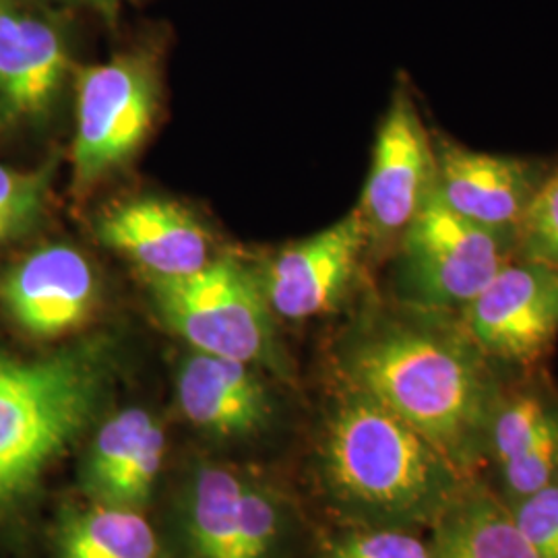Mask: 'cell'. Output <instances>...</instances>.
Instances as JSON below:
<instances>
[{"label":"cell","mask_w":558,"mask_h":558,"mask_svg":"<svg viewBox=\"0 0 558 558\" xmlns=\"http://www.w3.org/2000/svg\"><path fill=\"white\" fill-rule=\"evenodd\" d=\"M437 193L456 214L482 228L511 236L546 177L538 161L476 151L445 133L433 135Z\"/></svg>","instance_id":"30bf717a"},{"label":"cell","mask_w":558,"mask_h":558,"mask_svg":"<svg viewBox=\"0 0 558 558\" xmlns=\"http://www.w3.org/2000/svg\"><path fill=\"white\" fill-rule=\"evenodd\" d=\"M166 453L160 422L129 408L101 424L83 461L81 484L100 505L141 509L154 490Z\"/></svg>","instance_id":"5bb4252c"},{"label":"cell","mask_w":558,"mask_h":558,"mask_svg":"<svg viewBox=\"0 0 558 558\" xmlns=\"http://www.w3.org/2000/svg\"><path fill=\"white\" fill-rule=\"evenodd\" d=\"M54 558H170L140 509L94 502L60 521Z\"/></svg>","instance_id":"ac0fdd59"},{"label":"cell","mask_w":558,"mask_h":558,"mask_svg":"<svg viewBox=\"0 0 558 558\" xmlns=\"http://www.w3.org/2000/svg\"><path fill=\"white\" fill-rule=\"evenodd\" d=\"M325 558H435V553L416 530L359 527L333 539Z\"/></svg>","instance_id":"cb8c5ba5"},{"label":"cell","mask_w":558,"mask_h":558,"mask_svg":"<svg viewBox=\"0 0 558 558\" xmlns=\"http://www.w3.org/2000/svg\"><path fill=\"white\" fill-rule=\"evenodd\" d=\"M507 509L536 557L558 558V482L509 502Z\"/></svg>","instance_id":"d4e9b609"},{"label":"cell","mask_w":558,"mask_h":558,"mask_svg":"<svg viewBox=\"0 0 558 558\" xmlns=\"http://www.w3.org/2000/svg\"><path fill=\"white\" fill-rule=\"evenodd\" d=\"M180 412L218 439L257 435L271 418V399L248 364L193 352L180 364Z\"/></svg>","instance_id":"9a60e30c"},{"label":"cell","mask_w":558,"mask_h":558,"mask_svg":"<svg viewBox=\"0 0 558 558\" xmlns=\"http://www.w3.org/2000/svg\"><path fill=\"white\" fill-rule=\"evenodd\" d=\"M71 69L64 25L40 0H0V129L44 119Z\"/></svg>","instance_id":"9c48e42d"},{"label":"cell","mask_w":558,"mask_h":558,"mask_svg":"<svg viewBox=\"0 0 558 558\" xmlns=\"http://www.w3.org/2000/svg\"><path fill=\"white\" fill-rule=\"evenodd\" d=\"M558 399L536 387L500 391L488 428V461L497 468L519 456L555 410Z\"/></svg>","instance_id":"d6986e66"},{"label":"cell","mask_w":558,"mask_h":558,"mask_svg":"<svg viewBox=\"0 0 558 558\" xmlns=\"http://www.w3.org/2000/svg\"><path fill=\"white\" fill-rule=\"evenodd\" d=\"M459 319L493 362L536 364L558 338V267L509 260Z\"/></svg>","instance_id":"ba28073f"},{"label":"cell","mask_w":558,"mask_h":558,"mask_svg":"<svg viewBox=\"0 0 558 558\" xmlns=\"http://www.w3.org/2000/svg\"><path fill=\"white\" fill-rule=\"evenodd\" d=\"M96 232L106 246L137 263L151 279L193 276L211 263L207 230L172 201H126L101 216Z\"/></svg>","instance_id":"4fadbf2b"},{"label":"cell","mask_w":558,"mask_h":558,"mask_svg":"<svg viewBox=\"0 0 558 558\" xmlns=\"http://www.w3.org/2000/svg\"><path fill=\"white\" fill-rule=\"evenodd\" d=\"M499 470L500 499L509 502L530 497L558 482V403L534 440Z\"/></svg>","instance_id":"ffe728a7"},{"label":"cell","mask_w":558,"mask_h":558,"mask_svg":"<svg viewBox=\"0 0 558 558\" xmlns=\"http://www.w3.org/2000/svg\"><path fill=\"white\" fill-rule=\"evenodd\" d=\"M493 364L459 315L414 306L368 323L341 354L343 383L418 430L468 478L488 461L502 391Z\"/></svg>","instance_id":"6da1fadb"},{"label":"cell","mask_w":558,"mask_h":558,"mask_svg":"<svg viewBox=\"0 0 558 558\" xmlns=\"http://www.w3.org/2000/svg\"><path fill=\"white\" fill-rule=\"evenodd\" d=\"M244 476L220 463H199L186 480L180 525L193 558H242Z\"/></svg>","instance_id":"e0dca14e"},{"label":"cell","mask_w":558,"mask_h":558,"mask_svg":"<svg viewBox=\"0 0 558 558\" xmlns=\"http://www.w3.org/2000/svg\"><path fill=\"white\" fill-rule=\"evenodd\" d=\"M368 236L359 211L286 248L260 279L271 313L311 319L336 308L359 274Z\"/></svg>","instance_id":"8fae6325"},{"label":"cell","mask_w":558,"mask_h":558,"mask_svg":"<svg viewBox=\"0 0 558 558\" xmlns=\"http://www.w3.org/2000/svg\"><path fill=\"white\" fill-rule=\"evenodd\" d=\"M437 189L433 135L422 122L410 87H396L380 122L368 180L356 209L368 244L401 239Z\"/></svg>","instance_id":"52a82bcc"},{"label":"cell","mask_w":558,"mask_h":558,"mask_svg":"<svg viewBox=\"0 0 558 558\" xmlns=\"http://www.w3.org/2000/svg\"><path fill=\"white\" fill-rule=\"evenodd\" d=\"M110 366L104 338L38 360L0 352V523L27 507L48 470L96 418Z\"/></svg>","instance_id":"3957f363"},{"label":"cell","mask_w":558,"mask_h":558,"mask_svg":"<svg viewBox=\"0 0 558 558\" xmlns=\"http://www.w3.org/2000/svg\"><path fill=\"white\" fill-rule=\"evenodd\" d=\"M405 306L459 315L515 259V240L461 218L437 189L399 239Z\"/></svg>","instance_id":"5b68a950"},{"label":"cell","mask_w":558,"mask_h":558,"mask_svg":"<svg viewBox=\"0 0 558 558\" xmlns=\"http://www.w3.org/2000/svg\"><path fill=\"white\" fill-rule=\"evenodd\" d=\"M54 2H62L69 7H87L98 11L104 17H112L120 4V0H54Z\"/></svg>","instance_id":"484cf974"},{"label":"cell","mask_w":558,"mask_h":558,"mask_svg":"<svg viewBox=\"0 0 558 558\" xmlns=\"http://www.w3.org/2000/svg\"><path fill=\"white\" fill-rule=\"evenodd\" d=\"M48 170L21 172L0 163V246L27 234L44 214Z\"/></svg>","instance_id":"44dd1931"},{"label":"cell","mask_w":558,"mask_h":558,"mask_svg":"<svg viewBox=\"0 0 558 558\" xmlns=\"http://www.w3.org/2000/svg\"><path fill=\"white\" fill-rule=\"evenodd\" d=\"M0 302L25 333L60 338L89 319L98 302V278L77 248L52 244L4 274Z\"/></svg>","instance_id":"7c38bea8"},{"label":"cell","mask_w":558,"mask_h":558,"mask_svg":"<svg viewBox=\"0 0 558 558\" xmlns=\"http://www.w3.org/2000/svg\"><path fill=\"white\" fill-rule=\"evenodd\" d=\"M515 257L558 267V166L546 172L525 211Z\"/></svg>","instance_id":"603a6c76"},{"label":"cell","mask_w":558,"mask_h":558,"mask_svg":"<svg viewBox=\"0 0 558 558\" xmlns=\"http://www.w3.org/2000/svg\"><path fill=\"white\" fill-rule=\"evenodd\" d=\"M158 108V66L147 48L85 66L77 80L75 180L89 186L131 160Z\"/></svg>","instance_id":"8992f818"},{"label":"cell","mask_w":558,"mask_h":558,"mask_svg":"<svg viewBox=\"0 0 558 558\" xmlns=\"http://www.w3.org/2000/svg\"><path fill=\"white\" fill-rule=\"evenodd\" d=\"M151 290L161 320L195 352L281 366L263 288L234 260L209 263L184 278L151 279Z\"/></svg>","instance_id":"277c9868"},{"label":"cell","mask_w":558,"mask_h":558,"mask_svg":"<svg viewBox=\"0 0 558 558\" xmlns=\"http://www.w3.org/2000/svg\"><path fill=\"white\" fill-rule=\"evenodd\" d=\"M286 527L278 495L257 480L244 476L242 488V558H271Z\"/></svg>","instance_id":"7402d4cb"},{"label":"cell","mask_w":558,"mask_h":558,"mask_svg":"<svg viewBox=\"0 0 558 558\" xmlns=\"http://www.w3.org/2000/svg\"><path fill=\"white\" fill-rule=\"evenodd\" d=\"M430 532L435 558H538L505 500L478 476L465 480Z\"/></svg>","instance_id":"2e32d148"},{"label":"cell","mask_w":558,"mask_h":558,"mask_svg":"<svg viewBox=\"0 0 558 558\" xmlns=\"http://www.w3.org/2000/svg\"><path fill=\"white\" fill-rule=\"evenodd\" d=\"M320 488L359 527H433L465 484L458 468L377 399L343 385L317 451Z\"/></svg>","instance_id":"7a4b0ae2"}]
</instances>
